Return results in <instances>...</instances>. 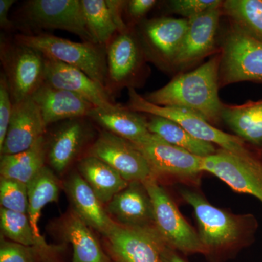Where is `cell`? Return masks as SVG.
<instances>
[{
  "label": "cell",
  "mask_w": 262,
  "mask_h": 262,
  "mask_svg": "<svg viewBox=\"0 0 262 262\" xmlns=\"http://www.w3.org/2000/svg\"><path fill=\"white\" fill-rule=\"evenodd\" d=\"M180 194L192 207L204 256L209 261H225L253 244L258 227L254 215L234 214L221 209L196 191L183 189Z\"/></svg>",
  "instance_id": "cell-1"
},
{
  "label": "cell",
  "mask_w": 262,
  "mask_h": 262,
  "mask_svg": "<svg viewBox=\"0 0 262 262\" xmlns=\"http://www.w3.org/2000/svg\"><path fill=\"white\" fill-rule=\"evenodd\" d=\"M220 66V55H217L195 70L176 76L144 97L159 106L190 110L212 125L218 123L225 107L219 96Z\"/></svg>",
  "instance_id": "cell-2"
},
{
  "label": "cell",
  "mask_w": 262,
  "mask_h": 262,
  "mask_svg": "<svg viewBox=\"0 0 262 262\" xmlns=\"http://www.w3.org/2000/svg\"><path fill=\"white\" fill-rule=\"evenodd\" d=\"M14 41L34 48L47 58L82 71L104 87L107 85L105 46L74 42L50 34H18L15 36Z\"/></svg>",
  "instance_id": "cell-3"
},
{
  "label": "cell",
  "mask_w": 262,
  "mask_h": 262,
  "mask_svg": "<svg viewBox=\"0 0 262 262\" xmlns=\"http://www.w3.org/2000/svg\"><path fill=\"white\" fill-rule=\"evenodd\" d=\"M143 184L152 203L155 228L167 246L183 254L204 255L198 232L184 218L159 181L151 177Z\"/></svg>",
  "instance_id": "cell-4"
},
{
  "label": "cell",
  "mask_w": 262,
  "mask_h": 262,
  "mask_svg": "<svg viewBox=\"0 0 262 262\" xmlns=\"http://www.w3.org/2000/svg\"><path fill=\"white\" fill-rule=\"evenodd\" d=\"M128 96L127 107L133 111L169 119L177 122L196 139L211 143L222 149L237 154L251 152L246 142L237 136L231 135L216 128L206 119L190 110L150 103L133 88L128 89Z\"/></svg>",
  "instance_id": "cell-5"
},
{
  "label": "cell",
  "mask_w": 262,
  "mask_h": 262,
  "mask_svg": "<svg viewBox=\"0 0 262 262\" xmlns=\"http://www.w3.org/2000/svg\"><path fill=\"white\" fill-rule=\"evenodd\" d=\"M246 81L262 83V42L232 24L222 43L220 85Z\"/></svg>",
  "instance_id": "cell-6"
},
{
  "label": "cell",
  "mask_w": 262,
  "mask_h": 262,
  "mask_svg": "<svg viewBox=\"0 0 262 262\" xmlns=\"http://www.w3.org/2000/svg\"><path fill=\"white\" fill-rule=\"evenodd\" d=\"M0 58L13 103L32 98L44 83L46 61L40 52L16 42L2 41Z\"/></svg>",
  "instance_id": "cell-7"
},
{
  "label": "cell",
  "mask_w": 262,
  "mask_h": 262,
  "mask_svg": "<svg viewBox=\"0 0 262 262\" xmlns=\"http://www.w3.org/2000/svg\"><path fill=\"white\" fill-rule=\"evenodd\" d=\"M202 170L223 181L234 191L250 194L262 203V160L254 153L237 154L219 148L203 158Z\"/></svg>",
  "instance_id": "cell-8"
},
{
  "label": "cell",
  "mask_w": 262,
  "mask_h": 262,
  "mask_svg": "<svg viewBox=\"0 0 262 262\" xmlns=\"http://www.w3.org/2000/svg\"><path fill=\"white\" fill-rule=\"evenodd\" d=\"M133 144V143H132ZM145 157L155 179L165 177L185 184H198L203 158L168 144L151 134L146 140L134 144Z\"/></svg>",
  "instance_id": "cell-9"
},
{
  "label": "cell",
  "mask_w": 262,
  "mask_h": 262,
  "mask_svg": "<svg viewBox=\"0 0 262 262\" xmlns=\"http://www.w3.org/2000/svg\"><path fill=\"white\" fill-rule=\"evenodd\" d=\"M103 239L111 262H161L167 246L155 226L128 227L117 222Z\"/></svg>",
  "instance_id": "cell-10"
},
{
  "label": "cell",
  "mask_w": 262,
  "mask_h": 262,
  "mask_svg": "<svg viewBox=\"0 0 262 262\" xmlns=\"http://www.w3.org/2000/svg\"><path fill=\"white\" fill-rule=\"evenodd\" d=\"M20 14L24 23L31 27L61 29L83 42L95 43L84 19L82 0H30L24 5Z\"/></svg>",
  "instance_id": "cell-11"
},
{
  "label": "cell",
  "mask_w": 262,
  "mask_h": 262,
  "mask_svg": "<svg viewBox=\"0 0 262 262\" xmlns=\"http://www.w3.org/2000/svg\"><path fill=\"white\" fill-rule=\"evenodd\" d=\"M106 51L110 94L124 88L135 89L146 58L137 34L130 29L117 33L106 45Z\"/></svg>",
  "instance_id": "cell-12"
},
{
  "label": "cell",
  "mask_w": 262,
  "mask_h": 262,
  "mask_svg": "<svg viewBox=\"0 0 262 262\" xmlns=\"http://www.w3.org/2000/svg\"><path fill=\"white\" fill-rule=\"evenodd\" d=\"M188 26V19L167 17L143 22L137 37L146 58L160 68L173 67Z\"/></svg>",
  "instance_id": "cell-13"
},
{
  "label": "cell",
  "mask_w": 262,
  "mask_h": 262,
  "mask_svg": "<svg viewBox=\"0 0 262 262\" xmlns=\"http://www.w3.org/2000/svg\"><path fill=\"white\" fill-rule=\"evenodd\" d=\"M87 155L103 160L127 182H144L154 177L145 157L130 141L103 130Z\"/></svg>",
  "instance_id": "cell-14"
},
{
  "label": "cell",
  "mask_w": 262,
  "mask_h": 262,
  "mask_svg": "<svg viewBox=\"0 0 262 262\" xmlns=\"http://www.w3.org/2000/svg\"><path fill=\"white\" fill-rule=\"evenodd\" d=\"M45 57V82L53 87L79 95L95 108L114 110L120 104L113 102V95L106 87L80 70Z\"/></svg>",
  "instance_id": "cell-15"
},
{
  "label": "cell",
  "mask_w": 262,
  "mask_h": 262,
  "mask_svg": "<svg viewBox=\"0 0 262 262\" xmlns=\"http://www.w3.org/2000/svg\"><path fill=\"white\" fill-rule=\"evenodd\" d=\"M222 7L189 20V26L173 68L184 69L208 56L214 49Z\"/></svg>",
  "instance_id": "cell-16"
},
{
  "label": "cell",
  "mask_w": 262,
  "mask_h": 262,
  "mask_svg": "<svg viewBox=\"0 0 262 262\" xmlns=\"http://www.w3.org/2000/svg\"><path fill=\"white\" fill-rule=\"evenodd\" d=\"M46 127L39 106L32 98L13 103L9 126L0 146L1 155L16 154L29 149L45 136Z\"/></svg>",
  "instance_id": "cell-17"
},
{
  "label": "cell",
  "mask_w": 262,
  "mask_h": 262,
  "mask_svg": "<svg viewBox=\"0 0 262 262\" xmlns=\"http://www.w3.org/2000/svg\"><path fill=\"white\" fill-rule=\"evenodd\" d=\"M91 134L85 118L62 122L47 140V160L51 168L58 173L64 172L79 156Z\"/></svg>",
  "instance_id": "cell-18"
},
{
  "label": "cell",
  "mask_w": 262,
  "mask_h": 262,
  "mask_svg": "<svg viewBox=\"0 0 262 262\" xmlns=\"http://www.w3.org/2000/svg\"><path fill=\"white\" fill-rule=\"evenodd\" d=\"M46 126L76 118H88L95 108L79 95L44 82L33 95Z\"/></svg>",
  "instance_id": "cell-19"
},
{
  "label": "cell",
  "mask_w": 262,
  "mask_h": 262,
  "mask_svg": "<svg viewBox=\"0 0 262 262\" xmlns=\"http://www.w3.org/2000/svg\"><path fill=\"white\" fill-rule=\"evenodd\" d=\"M63 186L73 207L72 211L103 237L110 233L117 222L108 214L103 203L80 174L77 172L70 174Z\"/></svg>",
  "instance_id": "cell-20"
},
{
  "label": "cell",
  "mask_w": 262,
  "mask_h": 262,
  "mask_svg": "<svg viewBox=\"0 0 262 262\" xmlns=\"http://www.w3.org/2000/svg\"><path fill=\"white\" fill-rule=\"evenodd\" d=\"M106 211L115 222L128 227L155 226L152 203L142 182L128 186L106 204Z\"/></svg>",
  "instance_id": "cell-21"
},
{
  "label": "cell",
  "mask_w": 262,
  "mask_h": 262,
  "mask_svg": "<svg viewBox=\"0 0 262 262\" xmlns=\"http://www.w3.org/2000/svg\"><path fill=\"white\" fill-rule=\"evenodd\" d=\"M82 5L88 29L96 44L106 47L115 34L130 29L123 19L126 1L82 0Z\"/></svg>",
  "instance_id": "cell-22"
},
{
  "label": "cell",
  "mask_w": 262,
  "mask_h": 262,
  "mask_svg": "<svg viewBox=\"0 0 262 262\" xmlns=\"http://www.w3.org/2000/svg\"><path fill=\"white\" fill-rule=\"evenodd\" d=\"M88 118L94 120L103 130L123 138L133 144H139L151 136L148 120L144 115L120 106L114 110L94 108Z\"/></svg>",
  "instance_id": "cell-23"
},
{
  "label": "cell",
  "mask_w": 262,
  "mask_h": 262,
  "mask_svg": "<svg viewBox=\"0 0 262 262\" xmlns=\"http://www.w3.org/2000/svg\"><path fill=\"white\" fill-rule=\"evenodd\" d=\"M61 236L73 248L72 262H111L89 227L72 211L63 217Z\"/></svg>",
  "instance_id": "cell-24"
},
{
  "label": "cell",
  "mask_w": 262,
  "mask_h": 262,
  "mask_svg": "<svg viewBox=\"0 0 262 262\" xmlns=\"http://www.w3.org/2000/svg\"><path fill=\"white\" fill-rule=\"evenodd\" d=\"M77 169L81 177L103 204L110 203L114 196L129 184V182L108 164L91 155L81 158Z\"/></svg>",
  "instance_id": "cell-25"
},
{
  "label": "cell",
  "mask_w": 262,
  "mask_h": 262,
  "mask_svg": "<svg viewBox=\"0 0 262 262\" xmlns=\"http://www.w3.org/2000/svg\"><path fill=\"white\" fill-rule=\"evenodd\" d=\"M47 160V139L42 136L29 149L16 154L1 155V177L28 184Z\"/></svg>",
  "instance_id": "cell-26"
},
{
  "label": "cell",
  "mask_w": 262,
  "mask_h": 262,
  "mask_svg": "<svg viewBox=\"0 0 262 262\" xmlns=\"http://www.w3.org/2000/svg\"><path fill=\"white\" fill-rule=\"evenodd\" d=\"M222 120L245 142L262 147V101L225 105Z\"/></svg>",
  "instance_id": "cell-27"
},
{
  "label": "cell",
  "mask_w": 262,
  "mask_h": 262,
  "mask_svg": "<svg viewBox=\"0 0 262 262\" xmlns=\"http://www.w3.org/2000/svg\"><path fill=\"white\" fill-rule=\"evenodd\" d=\"M148 128L150 133L159 136L168 144L200 158L210 156L217 150L214 144L196 139L177 122L165 117L151 115L148 120Z\"/></svg>",
  "instance_id": "cell-28"
},
{
  "label": "cell",
  "mask_w": 262,
  "mask_h": 262,
  "mask_svg": "<svg viewBox=\"0 0 262 262\" xmlns=\"http://www.w3.org/2000/svg\"><path fill=\"white\" fill-rule=\"evenodd\" d=\"M28 189V216L34 232L42 237L39 221L43 208L48 204L58 201L60 183L54 170L45 165L35 177L27 184Z\"/></svg>",
  "instance_id": "cell-29"
},
{
  "label": "cell",
  "mask_w": 262,
  "mask_h": 262,
  "mask_svg": "<svg viewBox=\"0 0 262 262\" xmlns=\"http://www.w3.org/2000/svg\"><path fill=\"white\" fill-rule=\"evenodd\" d=\"M0 227L5 238L27 247L38 248L46 253L55 251L44 237H37L27 213L8 211L1 208Z\"/></svg>",
  "instance_id": "cell-30"
},
{
  "label": "cell",
  "mask_w": 262,
  "mask_h": 262,
  "mask_svg": "<svg viewBox=\"0 0 262 262\" xmlns=\"http://www.w3.org/2000/svg\"><path fill=\"white\" fill-rule=\"evenodd\" d=\"M222 10L233 25L262 42V0H227Z\"/></svg>",
  "instance_id": "cell-31"
},
{
  "label": "cell",
  "mask_w": 262,
  "mask_h": 262,
  "mask_svg": "<svg viewBox=\"0 0 262 262\" xmlns=\"http://www.w3.org/2000/svg\"><path fill=\"white\" fill-rule=\"evenodd\" d=\"M0 204L3 209L27 214L29 199L27 184L1 177Z\"/></svg>",
  "instance_id": "cell-32"
},
{
  "label": "cell",
  "mask_w": 262,
  "mask_h": 262,
  "mask_svg": "<svg viewBox=\"0 0 262 262\" xmlns=\"http://www.w3.org/2000/svg\"><path fill=\"white\" fill-rule=\"evenodd\" d=\"M47 253L33 247H27L2 236L0 241V262H36L39 256Z\"/></svg>",
  "instance_id": "cell-33"
},
{
  "label": "cell",
  "mask_w": 262,
  "mask_h": 262,
  "mask_svg": "<svg viewBox=\"0 0 262 262\" xmlns=\"http://www.w3.org/2000/svg\"><path fill=\"white\" fill-rule=\"evenodd\" d=\"M223 2L219 0H173L169 8L173 13L190 19L208 10L222 7Z\"/></svg>",
  "instance_id": "cell-34"
},
{
  "label": "cell",
  "mask_w": 262,
  "mask_h": 262,
  "mask_svg": "<svg viewBox=\"0 0 262 262\" xmlns=\"http://www.w3.org/2000/svg\"><path fill=\"white\" fill-rule=\"evenodd\" d=\"M13 102L4 72L0 77V146L4 142L13 113Z\"/></svg>",
  "instance_id": "cell-35"
},
{
  "label": "cell",
  "mask_w": 262,
  "mask_h": 262,
  "mask_svg": "<svg viewBox=\"0 0 262 262\" xmlns=\"http://www.w3.org/2000/svg\"><path fill=\"white\" fill-rule=\"evenodd\" d=\"M156 0H130L126 1L125 12L131 21L141 20L156 5Z\"/></svg>",
  "instance_id": "cell-36"
},
{
  "label": "cell",
  "mask_w": 262,
  "mask_h": 262,
  "mask_svg": "<svg viewBox=\"0 0 262 262\" xmlns=\"http://www.w3.org/2000/svg\"><path fill=\"white\" fill-rule=\"evenodd\" d=\"M15 3V0H0V27L4 30H10L13 27V22L8 18V15Z\"/></svg>",
  "instance_id": "cell-37"
},
{
  "label": "cell",
  "mask_w": 262,
  "mask_h": 262,
  "mask_svg": "<svg viewBox=\"0 0 262 262\" xmlns=\"http://www.w3.org/2000/svg\"><path fill=\"white\" fill-rule=\"evenodd\" d=\"M178 251L173 248L165 246L161 255V262H188Z\"/></svg>",
  "instance_id": "cell-38"
}]
</instances>
